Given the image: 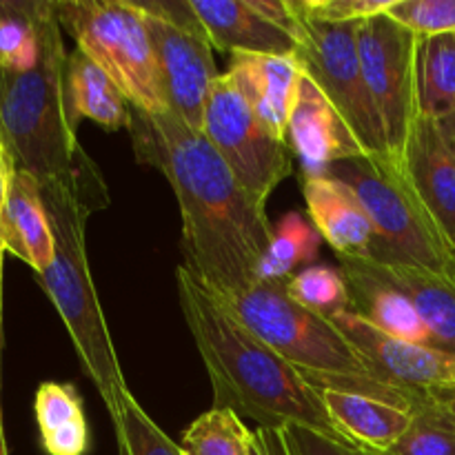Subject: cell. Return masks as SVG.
<instances>
[{
	"instance_id": "6da1fadb",
	"label": "cell",
	"mask_w": 455,
	"mask_h": 455,
	"mask_svg": "<svg viewBox=\"0 0 455 455\" xmlns=\"http://www.w3.org/2000/svg\"><path fill=\"white\" fill-rule=\"evenodd\" d=\"M129 133L136 158L163 172L172 185L187 269L220 300L251 289L274 238L265 204L240 187L203 132L169 111L133 109Z\"/></svg>"
},
{
	"instance_id": "7a4b0ae2",
	"label": "cell",
	"mask_w": 455,
	"mask_h": 455,
	"mask_svg": "<svg viewBox=\"0 0 455 455\" xmlns=\"http://www.w3.org/2000/svg\"><path fill=\"white\" fill-rule=\"evenodd\" d=\"M176 291L212 380L213 409H231L238 416L251 418L258 429L280 431L300 425L351 443L329 418L318 389L185 265L176 269Z\"/></svg>"
},
{
	"instance_id": "3957f363",
	"label": "cell",
	"mask_w": 455,
	"mask_h": 455,
	"mask_svg": "<svg viewBox=\"0 0 455 455\" xmlns=\"http://www.w3.org/2000/svg\"><path fill=\"white\" fill-rule=\"evenodd\" d=\"M38 65L0 69V136L18 169L38 182L62 180L107 189L100 172L78 142V123L67 84V53L56 4L38 0Z\"/></svg>"
},
{
	"instance_id": "277c9868",
	"label": "cell",
	"mask_w": 455,
	"mask_h": 455,
	"mask_svg": "<svg viewBox=\"0 0 455 455\" xmlns=\"http://www.w3.org/2000/svg\"><path fill=\"white\" fill-rule=\"evenodd\" d=\"M44 207L52 222L56 253L47 271L36 274L38 284L65 323L80 364L96 385L111 420L123 413L129 391L118 354L93 287L87 256V218L107 207V189L71 185L62 180L40 182Z\"/></svg>"
},
{
	"instance_id": "5b68a950",
	"label": "cell",
	"mask_w": 455,
	"mask_h": 455,
	"mask_svg": "<svg viewBox=\"0 0 455 455\" xmlns=\"http://www.w3.org/2000/svg\"><path fill=\"white\" fill-rule=\"evenodd\" d=\"M222 302L315 389L369 395L404 411H413L434 395L387 380L331 320L298 305L287 283L258 280L251 289Z\"/></svg>"
},
{
	"instance_id": "8992f818",
	"label": "cell",
	"mask_w": 455,
	"mask_h": 455,
	"mask_svg": "<svg viewBox=\"0 0 455 455\" xmlns=\"http://www.w3.org/2000/svg\"><path fill=\"white\" fill-rule=\"evenodd\" d=\"M324 176L345 182L367 209L376 240L367 258L420 267L455 284V249L395 156L340 160Z\"/></svg>"
},
{
	"instance_id": "52a82bcc",
	"label": "cell",
	"mask_w": 455,
	"mask_h": 455,
	"mask_svg": "<svg viewBox=\"0 0 455 455\" xmlns=\"http://www.w3.org/2000/svg\"><path fill=\"white\" fill-rule=\"evenodd\" d=\"M53 4L58 22L76 40V49L118 84L133 109L167 114L149 29L132 0H62Z\"/></svg>"
},
{
	"instance_id": "ba28073f",
	"label": "cell",
	"mask_w": 455,
	"mask_h": 455,
	"mask_svg": "<svg viewBox=\"0 0 455 455\" xmlns=\"http://www.w3.org/2000/svg\"><path fill=\"white\" fill-rule=\"evenodd\" d=\"M296 4V0H293ZM298 49L300 69L323 89L367 156L391 154L378 107L364 80L358 49V22L331 25L311 20L298 9ZM394 156V154H391Z\"/></svg>"
},
{
	"instance_id": "9c48e42d",
	"label": "cell",
	"mask_w": 455,
	"mask_h": 455,
	"mask_svg": "<svg viewBox=\"0 0 455 455\" xmlns=\"http://www.w3.org/2000/svg\"><path fill=\"white\" fill-rule=\"evenodd\" d=\"M203 133L240 187L265 207L275 187L291 176L293 151L289 142L278 140L262 124L227 74H220L213 83L204 109Z\"/></svg>"
},
{
	"instance_id": "30bf717a",
	"label": "cell",
	"mask_w": 455,
	"mask_h": 455,
	"mask_svg": "<svg viewBox=\"0 0 455 455\" xmlns=\"http://www.w3.org/2000/svg\"><path fill=\"white\" fill-rule=\"evenodd\" d=\"M418 43L420 36L387 13L358 22L360 65L398 160L418 116Z\"/></svg>"
},
{
	"instance_id": "8fae6325",
	"label": "cell",
	"mask_w": 455,
	"mask_h": 455,
	"mask_svg": "<svg viewBox=\"0 0 455 455\" xmlns=\"http://www.w3.org/2000/svg\"><path fill=\"white\" fill-rule=\"evenodd\" d=\"M142 16L149 29L151 44H154L169 114L176 116L187 127L203 132L204 109H207L213 83L220 78L212 53L213 47L203 36L178 29L147 13Z\"/></svg>"
},
{
	"instance_id": "7c38bea8",
	"label": "cell",
	"mask_w": 455,
	"mask_h": 455,
	"mask_svg": "<svg viewBox=\"0 0 455 455\" xmlns=\"http://www.w3.org/2000/svg\"><path fill=\"white\" fill-rule=\"evenodd\" d=\"M331 323L376 364L387 380L434 395L455 394V354L451 351L395 340L364 323L354 311L336 314Z\"/></svg>"
},
{
	"instance_id": "4fadbf2b",
	"label": "cell",
	"mask_w": 455,
	"mask_h": 455,
	"mask_svg": "<svg viewBox=\"0 0 455 455\" xmlns=\"http://www.w3.org/2000/svg\"><path fill=\"white\" fill-rule=\"evenodd\" d=\"M403 164L418 196L455 249V114H418L403 151Z\"/></svg>"
},
{
	"instance_id": "5bb4252c",
	"label": "cell",
	"mask_w": 455,
	"mask_h": 455,
	"mask_svg": "<svg viewBox=\"0 0 455 455\" xmlns=\"http://www.w3.org/2000/svg\"><path fill=\"white\" fill-rule=\"evenodd\" d=\"M287 142L302 163L305 178L324 176L331 164L364 156V149L323 89L302 71L289 114Z\"/></svg>"
},
{
	"instance_id": "9a60e30c",
	"label": "cell",
	"mask_w": 455,
	"mask_h": 455,
	"mask_svg": "<svg viewBox=\"0 0 455 455\" xmlns=\"http://www.w3.org/2000/svg\"><path fill=\"white\" fill-rule=\"evenodd\" d=\"M253 114L278 140L287 142L289 114L302 69L296 56L234 53L225 71Z\"/></svg>"
},
{
	"instance_id": "2e32d148",
	"label": "cell",
	"mask_w": 455,
	"mask_h": 455,
	"mask_svg": "<svg viewBox=\"0 0 455 455\" xmlns=\"http://www.w3.org/2000/svg\"><path fill=\"white\" fill-rule=\"evenodd\" d=\"M311 225L338 256L367 258L376 240V227L358 196L329 176L305 178L302 185Z\"/></svg>"
},
{
	"instance_id": "e0dca14e",
	"label": "cell",
	"mask_w": 455,
	"mask_h": 455,
	"mask_svg": "<svg viewBox=\"0 0 455 455\" xmlns=\"http://www.w3.org/2000/svg\"><path fill=\"white\" fill-rule=\"evenodd\" d=\"M212 47L234 53L296 56L298 40L253 12L247 0H191Z\"/></svg>"
},
{
	"instance_id": "ac0fdd59",
	"label": "cell",
	"mask_w": 455,
	"mask_h": 455,
	"mask_svg": "<svg viewBox=\"0 0 455 455\" xmlns=\"http://www.w3.org/2000/svg\"><path fill=\"white\" fill-rule=\"evenodd\" d=\"M0 240L7 251L27 262L34 274H43L53 262L56 238L40 182L25 169L13 172L7 203L0 216Z\"/></svg>"
},
{
	"instance_id": "d6986e66",
	"label": "cell",
	"mask_w": 455,
	"mask_h": 455,
	"mask_svg": "<svg viewBox=\"0 0 455 455\" xmlns=\"http://www.w3.org/2000/svg\"><path fill=\"white\" fill-rule=\"evenodd\" d=\"M355 260L367 274L400 291L411 302L438 349L455 354V284L407 262L371 260V258H355Z\"/></svg>"
},
{
	"instance_id": "ffe728a7",
	"label": "cell",
	"mask_w": 455,
	"mask_h": 455,
	"mask_svg": "<svg viewBox=\"0 0 455 455\" xmlns=\"http://www.w3.org/2000/svg\"><path fill=\"white\" fill-rule=\"evenodd\" d=\"M340 258V271L347 280V289H349L351 311L355 315H360L364 323L395 340L435 347L429 329L425 327L418 311L403 293L367 274L355 258Z\"/></svg>"
},
{
	"instance_id": "44dd1931",
	"label": "cell",
	"mask_w": 455,
	"mask_h": 455,
	"mask_svg": "<svg viewBox=\"0 0 455 455\" xmlns=\"http://www.w3.org/2000/svg\"><path fill=\"white\" fill-rule=\"evenodd\" d=\"M333 425L355 444L389 451L411 422V411L387 404L369 395L318 389Z\"/></svg>"
},
{
	"instance_id": "7402d4cb",
	"label": "cell",
	"mask_w": 455,
	"mask_h": 455,
	"mask_svg": "<svg viewBox=\"0 0 455 455\" xmlns=\"http://www.w3.org/2000/svg\"><path fill=\"white\" fill-rule=\"evenodd\" d=\"M40 444L47 455H84L89 451V425L78 389L67 382H43L34 398Z\"/></svg>"
},
{
	"instance_id": "603a6c76",
	"label": "cell",
	"mask_w": 455,
	"mask_h": 455,
	"mask_svg": "<svg viewBox=\"0 0 455 455\" xmlns=\"http://www.w3.org/2000/svg\"><path fill=\"white\" fill-rule=\"evenodd\" d=\"M67 84L76 118H89L107 132H118L132 123V102L124 98L118 84L80 49L69 53Z\"/></svg>"
},
{
	"instance_id": "cb8c5ba5",
	"label": "cell",
	"mask_w": 455,
	"mask_h": 455,
	"mask_svg": "<svg viewBox=\"0 0 455 455\" xmlns=\"http://www.w3.org/2000/svg\"><path fill=\"white\" fill-rule=\"evenodd\" d=\"M418 114H455V34L427 36L418 43Z\"/></svg>"
},
{
	"instance_id": "d4e9b609",
	"label": "cell",
	"mask_w": 455,
	"mask_h": 455,
	"mask_svg": "<svg viewBox=\"0 0 455 455\" xmlns=\"http://www.w3.org/2000/svg\"><path fill=\"white\" fill-rule=\"evenodd\" d=\"M318 229L298 213H289L274 227V238L258 271V280L287 283L291 275H296L298 267H311L318 256Z\"/></svg>"
},
{
	"instance_id": "484cf974",
	"label": "cell",
	"mask_w": 455,
	"mask_h": 455,
	"mask_svg": "<svg viewBox=\"0 0 455 455\" xmlns=\"http://www.w3.org/2000/svg\"><path fill=\"white\" fill-rule=\"evenodd\" d=\"M253 434L231 409H209L182 434V455H251Z\"/></svg>"
},
{
	"instance_id": "4316f807",
	"label": "cell",
	"mask_w": 455,
	"mask_h": 455,
	"mask_svg": "<svg viewBox=\"0 0 455 455\" xmlns=\"http://www.w3.org/2000/svg\"><path fill=\"white\" fill-rule=\"evenodd\" d=\"M38 0H0V69L29 71L38 65Z\"/></svg>"
},
{
	"instance_id": "83f0119b",
	"label": "cell",
	"mask_w": 455,
	"mask_h": 455,
	"mask_svg": "<svg viewBox=\"0 0 455 455\" xmlns=\"http://www.w3.org/2000/svg\"><path fill=\"white\" fill-rule=\"evenodd\" d=\"M387 455H455V413L438 395L411 411V422Z\"/></svg>"
},
{
	"instance_id": "f1b7e54d",
	"label": "cell",
	"mask_w": 455,
	"mask_h": 455,
	"mask_svg": "<svg viewBox=\"0 0 455 455\" xmlns=\"http://www.w3.org/2000/svg\"><path fill=\"white\" fill-rule=\"evenodd\" d=\"M287 291L298 305L331 320L336 314L351 311L349 289L340 269L311 265L287 280Z\"/></svg>"
},
{
	"instance_id": "f546056e",
	"label": "cell",
	"mask_w": 455,
	"mask_h": 455,
	"mask_svg": "<svg viewBox=\"0 0 455 455\" xmlns=\"http://www.w3.org/2000/svg\"><path fill=\"white\" fill-rule=\"evenodd\" d=\"M120 455H182L173 443L132 394L124 398L123 413L114 422Z\"/></svg>"
},
{
	"instance_id": "4dcf8cb0",
	"label": "cell",
	"mask_w": 455,
	"mask_h": 455,
	"mask_svg": "<svg viewBox=\"0 0 455 455\" xmlns=\"http://www.w3.org/2000/svg\"><path fill=\"white\" fill-rule=\"evenodd\" d=\"M387 16L422 38L455 34V0H395Z\"/></svg>"
},
{
	"instance_id": "1f68e13d",
	"label": "cell",
	"mask_w": 455,
	"mask_h": 455,
	"mask_svg": "<svg viewBox=\"0 0 455 455\" xmlns=\"http://www.w3.org/2000/svg\"><path fill=\"white\" fill-rule=\"evenodd\" d=\"M395 0H296L298 9L311 20L349 25L387 13Z\"/></svg>"
},
{
	"instance_id": "d6a6232c",
	"label": "cell",
	"mask_w": 455,
	"mask_h": 455,
	"mask_svg": "<svg viewBox=\"0 0 455 455\" xmlns=\"http://www.w3.org/2000/svg\"><path fill=\"white\" fill-rule=\"evenodd\" d=\"M280 431L293 455H387L385 451H376V449L363 447V444L329 438V435L300 425H289Z\"/></svg>"
},
{
	"instance_id": "836d02e7",
	"label": "cell",
	"mask_w": 455,
	"mask_h": 455,
	"mask_svg": "<svg viewBox=\"0 0 455 455\" xmlns=\"http://www.w3.org/2000/svg\"><path fill=\"white\" fill-rule=\"evenodd\" d=\"M132 4L140 9L142 13H147V16H154L158 20L167 22V25L207 38L203 22H200L191 0H132Z\"/></svg>"
},
{
	"instance_id": "e575fe53",
	"label": "cell",
	"mask_w": 455,
	"mask_h": 455,
	"mask_svg": "<svg viewBox=\"0 0 455 455\" xmlns=\"http://www.w3.org/2000/svg\"><path fill=\"white\" fill-rule=\"evenodd\" d=\"M251 455H293L284 440L283 431L256 429L253 431Z\"/></svg>"
},
{
	"instance_id": "d590c367",
	"label": "cell",
	"mask_w": 455,
	"mask_h": 455,
	"mask_svg": "<svg viewBox=\"0 0 455 455\" xmlns=\"http://www.w3.org/2000/svg\"><path fill=\"white\" fill-rule=\"evenodd\" d=\"M16 169L18 167L16 163H13L12 156H9L7 147L0 145V216H3L4 203H7V196H9V187H12V178Z\"/></svg>"
},
{
	"instance_id": "8d00e7d4",
	"label": "cell",
	"mask_w": 455,
	"mask_h": 455,
	"mask_svg": "<svg viewBox=\"0 0 455 455\" xmlns=\"http://www.w3.org/2000/svg\"><path fill=\"white\" fill-rule=\"evenodd\" d=\"M4 345V333H3V318H0V354H3ZM0 453H7V440H4V429H3V413H0Z\"/></svg>"
},
{
	"instance_id": "74e56055",
	"label": "cell",
	"mask_w": 455,
	"mask_h": 455,
	"mask_svg": "<svg viewBox=\"0 0 455 455\" xmlns=\"http://www.w3.org/2000/svg\"><path fill=\"white\" fill-rule=\"evenodd\" d=\"M4 244L3 240H0V318H3V258H4Z\"/></svg>"
},
{
	"instance_id": "f35d334b",
	"label": "cell",
	"mask_w": 455,
	"mask_h": 455,
	"mask_svg": "<svg viewBox=\"0 0 455 455\" xmlns=\"http://www.w3.org/2000/svg\"><path fill=\"white\" fill-rule=\"evenodd\" d=\"M455 413V394H435Z\"/></svg>"
},
{
	"instance_id": "ab89813d",
	"label": "cell",
	"mask_w": 455,
	"mask_h": 455,
	"mask_svg": "<svg viewBox=\"0 0 455 455\" xmlns=\"http://www.w3.org/2000/svg\"><path fill=\"white\" fill-rule=\"evenodd\" d=\"M0 145H3V136H0Z\"/></svg>"
},
{
	"instance_id": "60d3db41",
	"label": "cell",
	"mask_w": 455,
	"mask_h": 455,
	"mask_svg": "<svg viewBox=\"0 0 455 455\" xmlns=\"http://www.w3.org/2000/svg\"><path fill=\"white\" fill-rule=\"evenodd\" d=\"M0 455H7V453H0Z\"/></svg>"
}]
</instances>
